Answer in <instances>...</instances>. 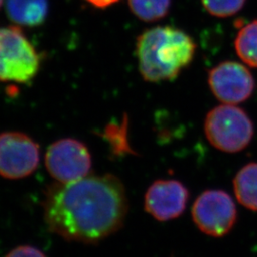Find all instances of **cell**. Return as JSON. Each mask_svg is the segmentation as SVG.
Masks as SVG:
<instances>
[{"label": "cell", "mask_w": 257, "mask_h": 257, "mask_svg": "<svg viewBox=\"0 0 257 257\" xmlns=\"http://www.w3.org/2000/svg\"><path fill=\"white\" fill-rule=\"evenodd\" d=\"M43 209L52 232L69 241L95 243L122 227L128 198L116 176L87 175L49 188Z\"/></svg>", "instance_id": "1"}, {"label": "cell", "mask_w": 257, "mask_h": 257, "mask_svg": "<svg viewBox=\"0 0 257 257\" xmlns=\"http://www.w3.org/2000/svg\"><path fill=\"white\" fill-rule=\"evenodd\" d=\"M195 51L194 40L178 28L148 29L137 41L140 74L149 82L175 80L192 63Z\"/></svg>", "instance_id": "2"}, {"label": "cell", "mask_w": 257, "mask_h": 257, "mask_svg": "<svg viewBox=\"0 0 257 257\" xmlns=\"http://www.w3.org/2000/svg\"><path fill=\"white\" fill-rule=\"evenodd\" d=\"M204 131L213 147L229 154L248 147L254 134L253 123L248 113L230 104L217 106L209 111Z\"/></svg>", "instance_id": "3"}, {"label": "cell", "mask_w": 257, "mask_h": 257, "mask_svg": "<svg viewBox=\"0 0 257 257\" xmlns=\"http://www.w3.org/2000/svg\"><path fill=\"white\" fill-rule=\"evenodd\" d=\"M40 55L17 26L0 27V82L28 83L37 75Z\"/></svg>", "instance_id": "4"}, {"label": "cell", "mask_w": 257, "mask_h": 257, "mask_svg": "<svg viewBox=\"0 0 257 257\" xmlns=\"http://www.w3.org/2000/svg\"><path fill=\"white\" fill-rule=\"evenodd\" d=\"M45 166L48 173L59 183H72L89 175L92 156L81 141L74 138L59 139L48 148Z\"/></svg>", "instance_id": "5"}, {"label": "cell", "mask_w": 257, "mask_h": 257, "mask_svg": "<svg viewBox=\"0 0 257 257\" xmlns=\"http://www.w3.org/2000/svg\"><path fill=\"white\" fill-rule=\"evenodd\" d=\"M192 213L197 228L213 237L226 235L237 218L232 198L221 190H209L201 193L193 204Z\"/></svg>", "instance_id": "6"}, {"label": "cell", "mask_w": 257, "mask_h": 257, "mask_svg": "<svg viewBox=\"0 0 257 257\" xmlns=\"http://www.w3.org/2000/svg\"><path fill=\"white\" fill-rule=\"evenodd\" d=\"M39 146L19 132L0 134V176L21 179L32 175L39 164Z\"/></svg>", "instance_id": "7"}, {"label": "cell", "mask_w": 257, "mask_h": 257, "mask_svg": "<svg viewBox=\"0 0 257 257\" xmlns=\"http://www.w3.org/2000/svg\"><path fill=\"white\" fill-rule=\"evenodd\" d=\"M211 92L224 104L236 105L251 96L255 81L244 65L225 61L212 68L208 77Z\"/></svg>", "instance_id": "8"}, {"label": "cell", "mask_w": 257, "mask_h": 257, "mask_svg": "<svg viewBox=\"0 0 257 257\" xmlns=\"http://www.w3.org/2000/svg\"><path fill=\"white\" fill-rule=\"evenodd\" d=\"M189 191L177 180H157L145 194V211L158 221L179 217L186 209Z\"/></svg>", "instance_id": "9"}, {"label": "cell", "mask_w": 257, "mask_h": 257, "mask_svg": "<svg viewBox=\"0 0 257 257\" xmlns=\"http://www.w3.org/2000/svg\"><path fill=\"white\" fill-rule=\"evenodd\" d=\"M5 10L10 20L14 23L25 27H36L46 20L49 1L6 0Z\"/></svg>", "instance_id": "10"}, {"label": "cell", "mask_w": 257, "mask_h": 257, "mask_svg": "<svg viewBox=\"0 0 257 257\" xmlns=\"http://www.w3.org/2000/svg\"><path fill=\"white\" fill-rule=\"evenodd\" d=\"M234 193L239 202L251 211H257V163L243 167L233 180Z\"/></svg>", "instance_id": "11"}, {"label": "cell", "mask_w": 257, "mask_h": 257, "mask_svg": "<svg viewBox=\"0 0 257 257\" xmlns=\"http://www.w3.org/2000/svg\"><path fill=\"white\" fill-rule=\"evenodd\" d=\"M234 47L243 62L257 68V20L245 25L239 31Z\"/></svg>", "instance_id": "12"}, {"label": "cell", "mask_w": 257, "mask_h": 257, "mask_svg": "<svg viewBox=\"0 0 257 257\" xmlns=\"http://www.w3.org/2000/svg\"><path fill=\"white\" fill-rule=\"evenodd\" d=\"M172 0H128V6L138 19L154 22L163 19L171 8Z\"/></svg>", "instance_id": "13"}, {"label": "cell", "mask_w": 257, "mask_h": 257, "mask_svg": "<svg viewBox=\"0 0 257 257\" xmlns=\"http://www.w3.org/2000/svg\"><path fill=\"white\" fill-rule=\"evenodd\" d=\"M203 6L211 16L228 18L242 9L246 0H201Z\"/></svg>", "instance_id": "14"}, {"label": "cell", "mask_w": 257, "mask_h": 257, "mask_svg": "<svg viewBox=\"0 0 257 257\" xmlns=\"http://www.w3.org/2000/svg\"><path fill=\"white\" fill-rule=\"evenodd\" d=\"M5 257H46L38 248L32 246H19L12 249Z\"/></svg>", "instance_id": "15"}, {"label": "cell", "mask_w": 257, "mask_h": 257, "mask_svg": "<svg viewBox=\"0 0 257 257\" xmlns=\"http://www.w3.org/2000/svg\"><path fill=\"white\" fill-rule=\"evenodd\" d=\"M86 1L96 8L103 9V8H107L110 5L118 2L119 0H86Z\"/></svg>", "instance_id": "16"}, {"label": "cell", "mask_w": 257, "mask_h": 257, "mask_svg": "<svg viewBox=\"0 0 257 257\" xmlns=\"http://www.w3.org/2000/svg\"><path fill=\"white\" fill-rule=\"evenodd\" d=\"M2 4H3V0H0V7H1Z\"/></svg>", "instance_id": "17"}]
</instances>
